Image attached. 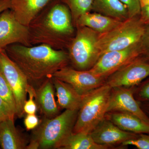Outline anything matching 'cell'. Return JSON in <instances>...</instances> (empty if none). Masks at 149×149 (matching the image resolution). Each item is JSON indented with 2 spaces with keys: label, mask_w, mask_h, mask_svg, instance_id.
I'll return each mask as SVG.
<instances>
[{
  "label": "cell",
  "mask_w": 149,
  "mask_h": 149,
  "mask_svg": "<svg viewBox=\"0 0 149 149\" xmlns=\"http://www.w3.org/2000/svg\"><path fill=\"white\" fill-rule=\"evenodd\" d=\"M56 91L58 105L59 108L69 110H79L83 95L71 85L56 78L52 77Z\"/></svg>",
  "instance_id": "16"
},
{
  "label": "cell",
  "mask_w": 149,
  "mask_h": 149,
  "mask_svg": "<svg viewBox=\"0 0 149 149\" xmlns=\"http://www.w3.org/2000/svg\"><path fill=\"white\" fill-rule=\"evenodd\" d=\"M133 95L139 102H149V77L133 88Z\"/></svg>",
  "instance_id": "24"
},
{
  "label": "cell",
  "mask_w": 149,
  "mask_h": 149,
  "mask_svg": "<svg viewBox=\"0 0 149 149\" xmlns=\"http://www.w3.org/2000/svg\"><path fill=\"white\" fill-rule=\"evenodd\" d=\"M139 103L141 108L149 117V102Z\"/></svg>",
  "instance_id": "33"
},
{
  "label": "cell",
  "mask_w": 149,
  "mask_h": 149,
  "mask_svg": "<svg viewBox=\"0 0 149 149\" xmlns=\"http://www.w3.org/2000/svg\"><path fill=\"white\" fill-rule=\"evenodd\" d=\"M77 27V33L69 46V59L74 69L89 70L100 56L98 47L100 34L89 27Z\"/></svg>",
  "instance_id": "6"
},
{
  "label": "cell",
  "mask_w": 149,
  "mask_h": 149,
  "mask_svg": "<svg viewBox=\"0 0 149 149\" xmlns=\"http://www.w3.org/2000/svg\"><path fill=\"white\" fill-rule=\"evenodd\" d=\"M14 44L32 46L28 27L19 22L13 12L8 9L0 14V48Z\"/></svg>",
  "instance_id": "10"
},
{
  "label": "cell",
  "mask_w": 149,
  "mask_h": 149,
  "mask_svg": "<svg viewBox=\"0 0 149 149\" xmlns=\"http://www.w3.org/2000/svg\"><path fill=\"white\" fill-rule=\"evenodd\" d=\"M0 149H1V148H0Z\"/></svg>",
  "instance_id": "35"
},
{
  "label": "cell",
  "mask_w": 149,
  "mask_h": 149,
  "mask_svg": "<svg viewBox=\"0 0 149 149\" xmlns=\"http://www.w3.org/2000/svg\"><path fill=\"white\" fill-rule=\"evenodd\" d=\"M126 6L128 10L129 18L140 16L141 10L139 0H120Z\"/></svg>",
  "instance_id": "27"
},
{
  "label": "cell",
  "mask_w": 149,
  "mask_h": 149,
  "mask_svg": "<svg viewBox=\"0 0 149 149\" xmlns=\"http://www.w3.org/2000/svg\"><path fill=\"white\" fill-rule=\"evenodd\" d=\"M141 56H142L141 42L123 49L103 54L89 70L106 79L118 70Z\"/></svg>",
  "instance_id": "8"
},
{
  "label": "cell",
  "mask_w": 149,
  "mask_h": 149,
  "mask_svg": "<svg viewBox=\"0 0 149 149\" xmlns=\"http://www.w3.org/2000/svg\"><path fill=\"white\" fill-rule=\"evenodd\" d=\"M141 3V7L149 5V0H139Z\"/></svg>",
  "instance_id": "34"
},
{
  "label": "cell",
  "mask_w": 149,
  "mask_h": 149,
  "mask_svg": "<svg viewBox=\"0 0 149 149\" xmlns=\"http://www.w3.org/2000/svg\"><path fill=\"white\" fill-rule=\"evenodd\" d=\"M15 116L8 104L0 97V122L7 119H14Z\"/></svg>",
  "instance_id": "28"
},
{
  "label": "cell",
  "mask_w": 149,
  "mask_h": 149,
  "mask_svg": "<svg viewBox=\"0 0 149 149\" xmlns=\"http://www.w3.org/2000/svg\"><path fill=\"white\" fill-rule=\"evenodd\" d=\"M112 88L105 83L83 95L72 133H90L105 118Z\"/></svg>",
  "instance_id": "4"
},
{
  "label": "cell",
  "mask_w": 149,
  "mask_h": 149,
  "mask_svg": "<svg viewBox=\"0 0 149 149\" xmlns=\"http://www.w3.org/2000/svg\"><path fill=\"white\" fill-rule=\"evenodd\" d=\"M52 0H11L10 9L21 24L28 27L31 21Z\"/></svg>",
  "instance_id": "15"
},
{
  "label": "cell",
  "mask_w": 149,
  "mask_h": 149,
  "mask_svg": "<svg viewBox=\"0 0 149 149\" xmlns=\"http://www.w3.org/2000/svg\"><path fill=\"white\" fill-rule=\"evenodd\" d=\"M24 125L27 130H34L40 124L39 118L35 114H27L24 119Z\"/></svg>",
  "instance_id": "29"
},
{
  "label": "cell",
  "mask_w": 149,
  "mask_h": 149,
  "mask_svg": "<svg viewBox=\"0 0 149 149\" xmlns=\"http://www.w3.org/2000/svg\"><path fill=\"white\" fill-rule=\"evenodd\" d=\"M27 93L29 95V98L24 103L23 107L24 113L35 114L37 109V104L34 100V99H35V89L30 84L28 86Z\"/></svg>",
  "instance_id": "26"
},
{
  "label": "cell",
  "mask_w": 149,
  "mask_h": 149,
  "mask_svg": "<svg viewBox=\"0 0 149 149\" xmlns=\"http://www.w3.org/2000/svg\"><path fill=\"white\" fill-rule=\"evenodd\" d=\"M146 27L139 16L128 18L109 32L100 34L98 47L100 56L107 52L123 49L141 42Z\"/></svg>",
  "instance_id": "5"
},
{
  "label": "cell",
  "mask_w": 149,
  "mask_h": 149,
  "mask_svg": "<svg viewBox=\"0 0 149 149\" xmlns=\"http://www.w3.org/2000/svg\"><path fill=\"white\" fill-rule=\"evenodd\" d=\"M8 55L26 75L29 83H40L52 78L57 71L67 65L68 54L41 44L26 47L12 44L5 48Z\"/></svg>",
  "instance_id": "1"
},
{
  "label": "cell",
  "mask_w": 149,
  "mask_h": 149,
  "mask_svg": "<svg viewBox=\"0 0 149 149\" xmlns=\"http://www.w3.org/2000/svg\"><path fill=\"white\" fill-rule=\"evenodd\" d=\"M113 147L100 145L93 140L90 133H72L59 147L58 149H107Z\"/></svg>",
  "instance_id": "21"
},
{
  "label": "cell",
  "mask_w": 149,
  "mask_h": 149,
  "mask_svg": "<svg viewBox=\"0 0 149 149\" xmlns=\"http://www.w3.org/2000/svg\"><path fill=\"white\" fill-rule=\"evenodd\" d=\"M122 22L97 13L89 12L81 15L75 25L89 27L99 34H103L117 27Z\"/></svg>",
  "instance_id": "19"
},
{
  "label": "cell",
  "mask_w": 149,
  "mask_h": 149,
  "mask_svg": "<svg viewBox=\"0 0 149 149\" xmlns=\"http://www.w3.org/2000/svg\"><path fill=\"white\" fill-rule=\"evenodd\" d=\"M69 8L73 24L75 25L81 15L90 12L93 9V0H62Z\"/></svg>",
  "instance_id": "22"
},
{
  "label": "cell",
  "mask_w": 149,
  "mask_h": 149,
  "mask_svg": "<svg viewBox=\"0 0 149 149\" xmlns=\"http://www.w3.org/2000/svg\"><path fill=\"white\" fill-rule=\"evenodd\" d=\"M105 118L126 132L149 134V125L133 115L123 112L109 111L107 113Z\"/></svg>",
  "instance_id": "17"
},
{
  "label": "cell",
  "mask_w": 149,
  "mask_h": 149,
  "mask_svg": "<svg viewBox=\"0 0 149 149\" xmlns=\"http://www.w3.org/2000/svg\"><path fill=\"white\" fill-rule=\"evenodd\" d=\"M149 77V60L141 56L108 76L105 83L111 88H133Z\"/></svg>",
  "instance_id": "9"
},
{
  "label": "cell",
  "mask_w": 149,
  "mask_h": 149,
  "mask_svg": "<svg viewBox=\"0 0 149 149\" xmlns=\"http://www.w3.org/2000/svg\"><path fill=\"white\" fill-rule=\"evenodd\" d=\"M140 18L144 24H149V5L141 7Z\"/></svg>",
  "instance_id": "31"
},
{
  "label": "cell",
  "mask_w": 149,
  "mask_h": 149,
  "mask_svg": "<svg viewBox=\"0 0 149 149\" xmlns=\"http://www.w3.org/2000/svg\"><path fill=\"white\" fill-rule=\"evenodd\" d=\"M52 77L68 83L82 95L104 85L106 81L89 70H78L67 66L56 72Z\"/></svg>",
  "instance_id": "11"
},
{
  "label": "cell",
  "mask_w": 149,
  "mask_h": 149,
  "mask_svg": "<svg viewBox=\"0 0 149 149\" xmlns=\"http://www.w3.org/2000/svg\"><path fill=\"white\" fill-rule=\"evenodd\" d=\"M11 0H0V14L6 10L10 9Z\"/></svg>",
  "instance_id": "32"
},
{
  "label": "cell",
  "mask_w": 149,
  "mask_h": 149,
  "mask_svg": "<svg viewBox=\"0 0 149 149\" xmlns=\"http://www.w3.org/2000/svg\"><path fill=\"white\" fill-rule=\"evenodd\" d=\"M90 134L97 143L113 148L114 145H121L125 141L136 139L139 135L122 130L106 118Z\"/></svg>",
  "instance_id": "13"
},
{
  "label": "cell",
  "mask_w": 149,
  "mask_h": 149,
  "mask_svg": "<svg viewBox=\"0 0 149 149\" xmlns=\"http://www.w3.org/2000/svg\"><path fill=\"white\" fill-rule=\"evenodd\" d=\"M0 97L8 104L10 109L16 114V104L12 91L5 76L0 68Z\"/></svg>",
  "instance_id": "23"
},
{
  "label": "cell",
  "mask_w": 149,
  "mask_h": 149,
  "mask_svg": "<svg viewBox=\"0 0 149 149\" xmlns=\"http://www.w3.org/2000/svg\"><path fill=\"white\" fill-rule=\"evenodd\" d=\"M121 146H132L139 149H149V133L139 134L136 139H130L123 142Z\"/></svg>",
  "instance_id": "25"
},
{
  "label": "cell",
  "mask_w": 149,
  "mask_h": 149,
  "mask_svg": "<svg viewBox=\"0 0 149 149\" xmlns=\"http://www.w3.org/2000/svg\"><path fill=\"white\" fill-rule=\"evenodd\" d=\"M78 111L65 110L53 118H44L34 129L27 149H58L72 133Z\"/></svg>",
  "instance_id": "3"
},
{
  "label": "cell",
  "mask_w": 149,
  "mask_h": 149,
  "mask_svg": "<svg viewBox=\"0 0 149 149\" xmlns=\"http://www.w3.org/2000/svg\"><path fill=\"white\" fill-rule=\"evenodd\" d=\"M54 88L52 78H49L35 89V99L37 108L47 118H53L59 115L60 108L55 99Z\"/></svg>",
  "instance_id": "14"
},
{
  "label": "cell",
  "mask_w": 149,
  "mask_h": 149,
  "mask_svg": "<svg viewBox=\"0 0 149 149\" xmlns=\"http://www.w3.org/2000/svg\"><path fill=\"white\" fill-rule=\"evenodd\" d=\"M142 56L149 60V24L146 25L145 34L141 42Z\"/></svg>",
  "instance_id": "30"
},
{
  "label": "cell",
  "mask_w": 149,
  "mask_h": 149,
  "mask_svg": "<svg viewBox=\"0 0 149 149\" xmlns=\"http://www.w3.org/2000/svg\"><path fill=\"white\" fill-rule=\"evenodd\" d=\"M112 111L133 115L149 125V117L134 97L133 88H112L107 112Z\"/></svg>",
  "instance_id": "12"
},
{
  "label": "cell",
  "mask_w": 149,
  "mask_h": 149,
  "mask_svg": "<svg viewBox=\"0 0 149 149\" xmlns=\"http://www.w3.org/2000/svg\"><path fill=\"white\" fill-rule=\"evenodd\" d=\"M69 9L56 3L41 11L28 26L31 45H47L56 50L69 47L74 32Z\"/></svg>",
  "instance_id": "2"
},
{
  "label": "cell",
  "mask_w": 149,
  "mask_h": 149,
  "mask_svg": "<svg viewBox=\"0 0 149 149\" xmlns=\"http://www.w3.org/2000/svg\"><path fill=\"white\" fill-rule=\"evenodd\" d=\"M0 68L10 86L16 104V116L21 118L24 114V105L27 100L29 85L26 75L8 55L4 49L0 48Z\"/></svg>",
  "instance_id": "7"
},
{
  "label": "cell",
  "mask_w": 149,
  "mask_h": 149,
  "mask_svg": "<svg viewBox=\"0 0 149 149\" xmlns=\"http://www.w3.org/2000/svg\"><path fill=\"white\" fill-rule=\"evenodd\" d=\"M26 139L15 127L14 119L0 122V148L3 149H27Z\"/></svg>",
  "instance_id": "18"
},
{
  "label": "cell",
  "mask_w": 149,
  "mask_h": 149,
  "mask_svg": "<svg viewBox=\"0 0 149 149\" xmlns=\"http://www.w3.org/2000/svg\"><path fill=\"white\" fill-rule=\"evenodd\" d=\"M92 10L121 21L129 18L127 8L120 0H93Z\"/></svg>",
  "instance_id": "20"
}]
</instances>
